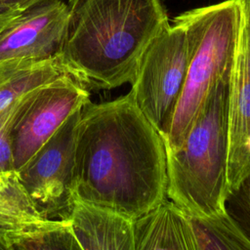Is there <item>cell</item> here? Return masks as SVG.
<instances>
[{
	"label": "cell",
	"mask_w": 250,
	"mask_h": 250,
	"mask_svg": "<svg viewBox=\"0 0 250 250\" xmlns=\"http://www.w3.org/2000/svg\"><path fill=\"white\" fill-rule=\"evenodd\" d=\"M74 180L76 200L132 221L167 198L164 141L130 93L82 107Z\"/></svg>",
	"instance_id": "6da1fadb"
},
{
	"label": "cell",
	"mask_w": 250,
	"mask_h": 250,
	"mask_svg": "<svg viewBox=\"0 0 250 250\" xmlns=\"http://www.w3.org/2000/svg\"><path fill=\"white\" fill-rule=\"evenodd\" d=\"M59 61L90 90L131 83L152 39L169 25L162 0H68Z\"/></svg>",
	"instance_id": "7a4b0ae2"
},
{
	"label": "cell",
	"mask_w": 250,
	"mask_h": 250,
	"mask_svg": "<svg viewBox=\"0 0 250 250\" xmlns=\"http://www.w3.org/2000/svg\"><path fill=\"white\" fill-rule=\"evenodd\" d=\"M230 73L213 84L182 145L166 151L167 198L189 218L224 213L229 192Z\"/></svg>",
	"instance_id": "3957f363"
},
{
	"label": "cell",
	"mask_w": 250,
	"mask_h": 250,
	"mask_svg": "<svg viewBox=\"0 0 250 250\" xmlns=\"http://www.w3.org/2000/svg\"><path fill=\"white\" fill-rule=\"evenodd\" d=\"M178 18L187 28L190 55L181 96L163 137L166 151L182 145L213 84L231 72L240 9L237 0H226L189 10Z\"/></svg>",
	"instance_id": "277c9868"
},
{
	"label": "cell",
	"mask_w": 250,
	"mask_h": 250,
	"mask_svg": "<svg viewBox=\"0 0 250 250\" xmlns=\"http://www.w3.org/2000/svg\"><path fill=\"white\" fill-rule=\"evenodd\" d=\"M189 55L188 31L177 17L146 47L130 83L129 93L162 139L183 90Z\"/></svg>",
	"instance_id": "5b68a950"
},
{
	"label": "cell",
	"mask_w": 250,
	"mask_h": 250,
	"mask_svg": "<svg viewBox=\"0 0 250 250\" xmlns=\"http://www.w3.org/2000/svg\"><path fill=\"white\" fill-rule=\"evenodd\" d=\"M81 109L69 116L16 171L34 209L44 221L70 222L76 203L75 142Z\"/></svg>",
	"instance_id": "8992f818"
},
{
	"label": "cell",
	"mask_w": 250,
	"mask_h": 250,
	"mask_svg": "<svg viewBox=\"0 0 250 250\" xmlns=\"http://www.w3.org/2000/svg\"><path fill=\"white\" fill-rule=\"evenodd\" d=\"M90 102V91L68 73L29 91L16 104L11 126L18 171L71 116Z\"/></svg>",
	"instance_id": "52a82bcc"
},
{
	"label": "cell",
	"mask_w": 250,
	"mask_h": 250,
	"mask_svg": "<svg viewBox=\"0 0 250 250\" xmlns=\"http://www.w3.org/2000/svg\"><path fill=\"white\" fill-rule=\"evenodd\" d=\"M240 21L229 96V191L250 174V0H237Z\"/></svg>",
	"instance_id": "ba28073f"
},
{
	"label": "cell",
	"mask_w": 250,
	"mask_h": 250,
	"mask_svg": "<svg viewBox=\"0 0 250 250\" xmlns=\"http://www.w3.org/2000/svg\"><path fill=\"white\" fill-rule=\"evenodd\" d=\"M67 21V4L49 0L9 21L0 30V62L59 59Z\"/></svg>",
	"instance_id": "9c48e42d"
},
{
	"label": "cell",
	"mask_w": 250,
	"mask_h": 250,
	"mask_svg": "<svg viewBox=\"0 0 250 250\" xmlns=\"http://www.w3.org/2000/svg\"><path fill=\"white\" fill-rule=\"evenodd\" d=\"M135 250H199L190 218L168 198L134 220Z\"/></svg>",
	"instance_id": "30bf717a"
},
{
	"label": "cell",
	"mask_w": 250,
	"mask_h": 250,
	"mask_svg": "<svg viewBox=\"0 0 250 250\" xmlns=\"http://www.w3.org/2000/svg\"><path fill=\"white\" fill-rule=\"evenodd\" d=\"M133 222L76 200L69 224L83 250H135Z\"/></svg>",
	"instance_id": "8fae6325"
},
{
	"label": "cell",
	"mask_w": 250,
	"mask_h": 250,
	"mask_svg": "<svg viewBox=\"0 0 250 250\" xmlns=\"http://www.w3.org/2000/svg\"><path fill=\"white\" fill-rule=\"evenodd\" d=\"M66 73L59 59L35 62H0V114L12 108L29 91Z\"/></svg>",
	"instance_id": "7c38bea8"
},
{
	"label": "cell",
	"mask_w": 250,
	"mask_h": 250,
	"mask_svg": "<svg viewBox=\"0 0 250 250\" xmlns=\"http://www.w3.org/2000/svg\"><path fill=\"white\" fill-rule=\"evenodd\" d=\"M49 222L34 209L17 172L0 171V229L21 231L40 228Z\"/></svg>",
	"instance_id": "4fadbf2b"
},
{
	"label": "cell",
	"mask_w": 250,
	"mask_h": 250,
	"mask_svg": "<svg viewBox=\"0 0 250 250\" xmlns=\"http://www.w3.org/2000/svg\"><path fill=\"white\" fill-rule=\"evenodd\" d=\"M11 250H83L69 222H49L28 230L8 231Z\"/></svg>",
	"instance_id": "5bb4252c"
},
{
	"label": "cell",
	"mask_w": 250,
	"mask_h": 250,
	"mask_svg": "<svg viewBox=\"0 0 250 250\" xmlns=\"http://www.w3.org/2000/svg\"><path fill=\"white\" fill-rule=\"evenodd\" d=\"M199 250H250V243L225 212L210 218H190Z\"/></svg>",
	"instance_id": "9a60e30c"
},
{
	"label": "cell",
	"mask_w": 250,
	"mask_h": 250,
	"mask_svg": "<svg viewBox=\"0 0 250 250\" xmlns=\"http://www.w3.org/2000/svg\"><path fill=\"white\" fill-rule=\"evenodd\" d=\"M224 212L233 227L250 243V174L228 192Z\"/></svg>",
	"instance_id": "2e32d148"
},
{
	"label": "cell",
	"mask_w": 250,
	"mask_h": 250,
	"mask_svg": "<svg viewBox=\"0 0 250 250\" xmlns=\"http://www.w3.org/2000/svg\"><path fill=\"white\" fill-rule=\"evenodd\" d=\"M15 106L0 114V171L14 170L11 126Z\"/></svg>",
	"instance_id": "e0dca14e"
},
{
	"label": "cell",
	"mask_w": 250,
	"mask_h": 250,
	"mask_svg": "<svg viewBox=\"0 0 250 250\" xmlns=\"http://www.w3.org/2000/svg\"><path fill=\"white\" fill-rule=\"evenodd\" d=\"M45 1L49 0H0V7L22 13Z\"/></svg>",
	"instance_id": "ac0fdd59"
},
{
	"label": "cell",
	"mask_w": 250,
	"mask_h": 250,
	"mask_svg": "<svg viewBox=\"0 0 250 250\" xmlns=\"http://www.w3.org/2000/svg\"><path fill=\"white\" fill-rule=\"evenodd\" d=\"M20 14V12L0 7V26L6 25L9 21L17 18Z\"/></svg>",
	"instance_id": "d6986e66"
},
{
	"label": "cell",
	"mask_w": 250,
	"mask_h": 250,
	"mask_svg": "<svg viewBox=\"0 0 250 250\" xmlns=\"http://www.w3.org/2000/svg\"><path fill=\"white\" fill-rule=\"evenodd\" d=\"M7 230L0 229V250H11L7 240Z\"/></svg>",
	"instance_id": "ffe728a7"
},
{
	"label": "cell",
	"mask_w": 250,
	"mask_h": 250,
	"mask_svg": "<svg viewBox=\"0 0 250 250\" xmlns=\"http://www.w3.org/2000/svg\"><path fill=\"white\" fill-rule=\"evenodd\" d=\"M4 26H5V25H3V26H0V30H1V29H2Z\"/></svg>",
	"instance_id": "44dd1931"
}]
</instances>
